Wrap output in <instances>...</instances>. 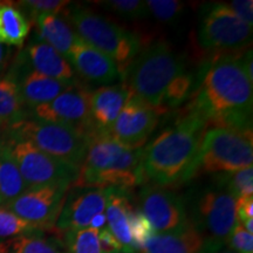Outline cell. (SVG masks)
I'll return each instance as SVG.
<instances>
[{"label": "cell", "instance_id": "8", "mask_svg": "<svg viewBox=\"0 0 253 253\" xmlns=\"http://www.w3.org/2000/svg\"><path fill=\"white\" fill-rule=\"evenodd\" d=\"M252 134L213 126L203 136L192 177L237 171L252 167Z\"/></svg>", "mask_w": 253, "mask_h": 253}, {"label": "cell", "instance_id": "31", "mask_svg": "<svg viewBox=\"0 0 253 253\" xmlns=\"http://www.w3.org/2000/svg\"><path fill=\"white\" fill-rule=\"evenodd\" d=\"M129 227H130L132 248L135 252L140 251L145 243L156 233L144 214L140 210H135L134 208L129 213Z\"/></svg>", "mask_w": 253, "mask_h": 253}, {"label": "cell", "instance_id": "14", "mask_svg": "<svg viewBox=\"0 0 253 253\" xmlns=\"http://www.w3.org/2000/svg\"><path fill=\"white\" fill-rule=\"evenodd\" d=\"M163 114L130 94L109 135L130 149H142Z\"/></svg>", "mask_w": 253, "mask_h": 253}, {"label": "cell", "instance_id": "33", "mask_svg": "<svg viewBox=\"0 0 253 253\" xmlns=\"http://www.w3.org/2000/svg\"><path fill=\"white\" fill-rule=\"evenodd\" d=\"M18 4L26 9L30 17L36 20L40 15H59L68 8L71 1H67V0H25V1H19Z\"/></svg>", "mask_w": 253, "mask_h": 253}, {"label": "cell", "instance_id": "1", "mask_svg": "<svg viewBox=\"0 0 253 253\" xmlns=\"http://www.w3.org/2000/svg\"><path fill=\"white\" fill-rule=\"evenodd\" d=\"M252 84L240 58L218 56L199 71L188 110L208 126L252 134Z\"/></svg>", "mask_w": 253, "mask_h": 253}, {"label": "cell", "instance_id": "41", "mask_svg": "<svg viewBox=\"0 0 253 253\" xmlns=\"http://www.w3.org/2000/svg\"><path fill=\"white\" fill-rule=\"evenodd\" d=\"M106 223H107L106 214H104V212H102V213L96 214V216H95L93 219H91L89 227L100 231V230L104 229V225H106Z\"/></svg>", "mask_w": 253, "mask_h": 253}, {"label": "cell", "instance_id": "15", "mask_svg": "<svg viewBox=\"0 0 253 253\" xmlns=\"http://www.w3.org/2000/svg\"><path fill=\"white\" fill-rule=\"evenodd\" d=\"M110 188H72L66 194L55 226L68 232L86 229L96 214L104 212Z\"/></svg>", "mask_w": 253, "mask_h": 253}, {"label": "cell", "instance_id": "20", "mask_svg": "<svg viewBox=\"0 0 253 253\" xmlns=\"http://www.w3.org/2000/svg\"><path fill=\"white\" fill-rule=\"evenodd\" d=\"M131 204L126 194V189L112 186L106 204V218L110 233L122 245L123 253H136L132 248V239L129 227V213Z\"/></svg>", "mask_w": 253, "mask_h": 253}, {"label": "cell", "instance_id": "21", "mask_svg": "<svg viewBox=\"0 0 253 253\" xmlns=\"http://www.w3.org/2000/svg\"><path fill=\"white\" fill-rule=\"evenodd\" d=\"M205 240L191 223L181 230L155 233L138 253H199Z\"/></svg>", "mask_w": 253, "mask_h": 253}, {"label": "cell", "instance_id": "23", "mask_svg": "<svg viewBox=\"0 0 253 253\" xmlns=\"http://www.w3.org/2000/svg\"><path fill=\"white\" fill-rule=\"evenodd\" d=\"M31 24L13 2L0 5V43L21 47L30 33Z\"/></svg>", "mask_w": 253, "mask_h": 253}, {"label": "cell", "instance_id": "36", "mask_svg": "<svg viewBox=\"0 0 253 253\" xmlns=\"http://www.w3.org/2000/svg\"><path fill=\"white\" fill-rule=\"evenodd\" d=\"M237 221L244 224L245 221L253 219V196H244L236 201Z\"/></svg>", "mask_w": 253, "mask_h": 253}, {"label": "cell", "instance_id": "35", "mask_svg": "<svg viewBox=\"0 0 253 253\" xmlns=\"http://www.w3.org/2000/svg\"><path fill=\"white\" fill-rule=\"evenodd\" d=\"M229 7L232 9L233 13L243 20L248 26L252 27L253 25V1L252 0H233L231 1Z\"/></svg>", "mask_w": 253, "mask_h": 253}, {"label": "cell", "instance_id": "5", "mask_svg": "<svg viewBox=\"0 0 253 253\" xmlns=\"http://www.w3.org/2000/svg\"><path fill=\"white\" fill-rule=\"evenodd\" d=\"M67 13L78 36L108 55L116 63L123 80L126 69L141 50L140 37L88 8L69 5Z\"/></svg>", "mask_w": 253, "mask_h": 253}, {"label": "cell", "instance_id": "38", "mask_svg": "<svg viewBox=\"0 0 253 253\" xmlns=\"http://www.w3.org/2000/svg\"><path fill=\"white\" fill-rule=\"evenodd\" d=\"M199 253H237L227 246L226 243L205 242Z\"/></svg>", "mask_w": 253, "mask_h": 253}, {"label": "cell", "instance_id": "24", "mask_svg": "<svg viewBox=\"0 0 253 253\" xmlns=\"http://www.w3.org/2000/svg\"><path fill=\"white\" fill-rule=\"evenodd\" d=\"M27 118L18 84L11 74L0 79V126H8Z\"/></svg>", "mask_w": 253, "mask_h": 253}, {"label": "cell", "instance_id": "4", "mask_svg": "<svg viewBox=\"0 0 253 253\" xmlns=\"http://www.w3.org/2000/svg\"><path fill=\"white\" fill-rule=\"evenodd\" d=\"M186 72L184 56L166 41H157L138 52L126 69L123 84L132 96L164 114L168 91Z\"/></svg>", "mask_w": 253, "mask_h": 253}, {"label": "cell", "instance_id": "11", "mask_svg": "<svg viewBox=\"0 0 253 253\" xmlns=\"http://www.w3.org/2000/svg\"><path fill=\"white\" fill-rule=\"evenodd\" d=\"M90 95L89 88L77 80L50 102L33 107L32 116L39 121L68 126L93 135Z\"/></svg>", "mask_w": 253, "mask_h": 253}, {"label": "cell", "instance_id": "13", "mask_svg": "<svg viewBox=\"0 0 253 253\" xmlns=\"http://www.w3.org/2000/svg\"><path fill=\"white\" fill-rule=\"evenodd\" d=\"M140 207L156 233L173 232L190 224L184 198L163 186L145 185L141 190Z\"/></svg>", "mask_w": 253, "mask_h": 253}, {"label": "cell", "instance_id": "40", "mask_svg": "<svg viewBox=\"0 0 253 253\" xmlns=\"http://www.w3.org/2000/svg\"><path fill=\"white\" fill-rule=\"evenodd\" d=\"M243 63V67H244L246 74H248L249 79L253 81V68H252V50H249V52L245 53L244 56L240 58Z\"/></svg>", "mask_w": 253, "mask_h": 253}, {"label": "cell", "instance_id": "17", "mask_svg": "<svg viewBox=\"0 0 253 253\" xmlns=\"http://www.w3.org/2000/svg\"><path fill=\"white\" fill-rule=\"evenodd\" d=\"M15 61L17 66L11 69L9 74L17 82L19 94L25 107L31 109L39 104L50 102L77 81L56 80L32 71L19 59Z\"/></svg>", "mask_w": 253, "mask_h": 253}, {"label": "cell", "instance_id": "18", "mask_svg": "<svg viewBox=\"0 0 253 253\" xmlns=\"http://www.w3.org/2000/svg\"><path fill=\"white\" fill-rule=\"evenodd\" d=\"M129 97L130 91L123 82L91 91L90 121L94 134H109Z\"/></svg>", "mask_w": 253, "mask_h": 253}, {"label": "cell", "instance_id": "19", "mask_svg": "<svg viewBox=\"0 0 253 253\" xmlns=\"http://www.w3.org/2000/svg\"><path fill=\"white\" fill-rule=\"evenodd\" d=\"M20 60L32 71L62 81H74V68L66 58L42 41L30 43L20 54Z\"/></svg>", "mask_w": 253, "mask_h": 253}, {"label": "cell", "instance_id": "39", "mask_svg": "<svg viewBox=\"0 0 253 253\" xmlns=\"http://www.w3.org/2000/svg\"><path fill=\"white\" fill-rule=\"evenodd\" d=\"M12 50L8 46L0 43V79L5 77V72L11 60Z\"/></svg>", "mask_w": 253, "mask_h": 253}, {"label": "cell", "instance_id": "43", "mask_svg": "<svg viewBox=\"0 0 253 253\" xmlns=\"http://www.w3.org/2000/svg\"><path fill=\"white\" fill-rule=\"evenodd\" d=\"M2 203V201H1V198H0V204H1Z\"/></svg>", "mask_w": 253, "mask_h": 253}, {"label": "cell", "instance_id": "30", "mask_svg": "<svg viewBox=\"0 0 253 253\" xmlns=\"http://www.w3.org/2000/svg\"><path fill=\"white\" fill-rule=\"evenodd\" d=\"M149 13L161 23L173 24L182 18L184 4L176 0H147Z\"/></svg>", "mask_w": 253, "mask_h": 253}, {"label": "cell", "instance_id": "16", "mask_svg": "<svg viewBox=\"0 0 253 253\" xmlns=\"http://www.w3.org/2000/svg\"><path fill=\"white\" fill-rule=\"evenodd\" d=\"M67 60L72 67L77 69L79 74L87 81L109 86L119 79L122 80L116 63L108 55L87 43L79 36L74 41Z\"/></svg>", "mask_w": 253, "mask_h": 253}, {"label": "cell", "instance_id": "42", "mask_svg": "<svg viewBox=\"0 0 253 253\" xmlns=\"http://www.w3.org/2000/svg\"><path fill=\"white\" fill-rule=\"evenodd\" d=\"M5 2H6V1H0V5H4Z\"/></svg>", "mask_w": 253, "mask_h": 253}, {"label": "cell", "instance_id": "29", "mask_svg": "<svg viewBox=\"0 0 253 253\" xmlns=\"http://www.w3.org/2000/svg\"><path fill=\"white\" fill-rule=\"evenodd\" d=\"M96 4L113 13L130 20H143L150 17L145 1H140V0H108V1H97Z\"/></svg>", "mask_w": 253, "mask_h": 253}, {"label": "cell", "instance_id": "32", "mask_svg": "<svg viewBox=\"0 0 253 253\" xmlns=\"http://www.w3.org/2000/svg\"><path fill=\"white\" fill-rule=\"evenodd\" d=\"M38 230L37 226L21 219L5 208H0V238L24 236Z\"/></svg>", "mask_w": 253, "mask_h": 253}, {"label": "cell", "instance_id": "10", "mask_svg": "<svg viewBox=\"0 0 253 253\" xmlns=\"http://www.w3.org/2000/svg\"><path fill=\"white\" fill-rule=\"evenodd\" d=\"M252 27L233 13L226 4L212 2L203 7L197 28V40L208 50H236L248 46Z\"/></svg>", "mask_w": 253, "mask_h": 253}, {"label": "cell", "instance_id": "3", "mask_svg": "<svg viewBox=\"0 0 253 253\" xmlns=\"http://www.w3.org/2000/svg\"><path fill=\"white\" fill-rule=\"evenodd\" d=\"M145 181L143 148H126L109 134H93L73 188L130 189Z\"/></svg>", "mask_w": 253, "mask_h": 253}, {"label": "cell", "instance_id": "6", "mask_svg": "<svg viewBox=\"0 0 253 253\" xmlns=\"http://www.w3.org/2000/svg\"><path fill=\"white\" fill-rule=\"evenodd\" d=\"M236 201L235 196L212 182L190 190L184 204L189 221L205 242L226 243L238 224Z\"/></svg>", "mask_w": 253, "mask_h": 253}, {"label": "cell", "instance_id": "37", "mask_svg": "<svg viewBox=\"0 0 253 253\" xmlns=\"http://www.w3.org/2000/svg\"><path fill=\"white\" fill-rule=\"evenodd\" d=\"M100 248L102 253H120L123 252L122 245L118 242V239L114 237L110 231L104 227L99 231Z\"/></svg>", "mask_w": 253, "mask_h": 253}, {"label": "cell", "instance_id": "22", "mask_svg": "<svg viewBox=\"0 0 253 253\" xmlns=\"http://www.w3.org/2000/svg\"><path fill=\"white\" fill-rule=\"evenodd\" d=\"M36 24L40 41L53 47L67 59L78 37L67 21L56 14H45L38 17Z\"/></svg>", "mask_w": 253, "mask_h": 253}, {"label": "cell", "instance_id": "34", "mask_svg": "<svg viewBox=\"0 0 253 253\" xmlns=\"http://www.w3.org/2000/svg\"><path fill=\"white\" fill-rule=\"evenodd\" d=\"M227 246L237 253H253V236L248 232L242 224L238 223L233 229L229 239Z\"/></svg>", "mask_w": 253, "mask_h": 253}, {"label": "cell", "instance_id": "26", "mask_svg": "<svg viewBox=\"0 0 253 253\" xmlns=\"http://www.w3.org/2000/svg\"><path fill=\"white\" fill-rule=\"evenodd\" d=\"M0 253H67L60 251L48 240L31 236H18L0 242Z\"/></svg>", "mask_w": 253, "mask_h": 253}, {"label": "cell", "instance_id": "7", "mask_svg": "<svg viewBox=\"0 0 253 253\" xmlns=\"http://www.w3.org/2000/svg\"><path fill=\"white\" fill-rule=\"evenodd\" d=\"M7 135L30 142L43 153L80 168L90 136L72 126L25 118L6 128Z\"/></svg>", "mask_w": 253, "mask_h": 253}, {"label": "cell", "instance_id": "2", "mask_svg": "<svg viewBox=\"0 0 253 253\" xmlns=\"http://www.w3.org/2000/svg\"><path fill=\"white\" fill-rule=\"evenodd\" d=\"M207 129L204 120L190 110L177 119L175 126L163 130L143 148L145 177L163 188L192 179Z\"/></svg>", "mask_w": 253, "mask_h": 253}, {"label": "cell", "instance_id": "9", "mask_svg": "<svg viewBox=\"0 0 253 253\" xmlns=\"http://www.w3.org/2000/svg\"><path fill=\"white\" fill-rule=\"evenodd\" d=\"M1 141L17 164L28 189L54 184L72 186L77 181L80 168L50 156L20 138L7 135Z\"/></svg>", "mask_w": 253, "mask_h": 253}, {"label": "cell", "instance_id": "28", "mask_svg": "<svg viewBox=\"0 0 253 253\" xmlns=\"http://www.w3.org/2000/svg\"><path fill=\"white\" fill-rule=\"evenodd\" d=\"M65 233L67 253H102L100 248L99 230L86 227Z\"/></svg>", "mask_w": 253, "mask_h": 253}, {"label": "cell", "instance_id": "12", "mask_svg": "<svg viewBox=\"0 0 253 253\" xmlns=\"http://www.w3.org/2000/svg\"><path fill=\"white\" fill-rule=\"evenodd\" d=\"M69 188L63 184L31 188L6 204L5 209L38 229L52 227L58 219Z\"/></svg>", "mask_w": 253, "mask_h": 253}, {"label": "cell", "instance_id": "25", "mask_svg": "<svg viewBox=\"0 0 253 253\" xmlns=\"http://www.w3.org/2000/svg\"><path fill=\"white\" fill-rule=\"evenodd\" d=\"M26 190H28L26 182L5 144L0 140V198L2 203H9Z\"/></svg>", "mask_w": 253, "mask_h": 253}, {"label": "cell", "instance_id": "27", "mask_svg": "<svg viewBox=\"0 0 253 253\" xmlns=\"http://www.w3.org/2000/svg\"><path fill=\"white\" fill-rule=\"evenodd\" d=\"M213 182L236 198L253 196V168H244L231 172L216 173Z\"/></svg>", "mask_w": 253, "mask_h": 253}]
</instances>
